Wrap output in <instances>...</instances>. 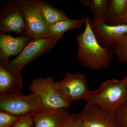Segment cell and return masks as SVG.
<instances>
[{"instance_id": "obj_24", "label": "cell", "mask_w": 127, "mask_h": 127, "mask_svg": "<svg viewBox=\"0 0 127 127\" xmlns=\"http://www.w3.org/2000/svg\"><path fill=\"white\" fill-rule=\"evenodd\" d=\"M123 23H125V24H127V18H125L124 20H123L122 21Z\"/></svg>"}, {"instance_id": "obj_10", "label": "cell", "mask_w": 127, "mask_h": 127, "mask_svg": "<svg viewBox=\"0 0 127 127\" xmlns=\"http://www.w3.org/2000/svg\"><path fill=\"white\" fill-rule=\"evenodd\" d=\"M89 23L97 41L103 47L113 49L121 37L127 33V24L112 26L104 21L95 22L91 18Z\"/></svg>"}, {"instance_id": "obj_6", "label": "cell", "mask_w": 127, "mask_h": 127, "mask_svg": "<svg viewBox=\"0 0 127 127\" xmlns=\"http://www.w3.org/2000/svg\"><path fill=\"white\" fill-rule=\"evenodd\" d=\"M15 1L23 13L27 35L32 39L51 37L49 25L41 14L37 0Z\"/></svg>"}, {"instance_id": "obj_11", "label": "cell", "mask_w": 127, "mask_h": 127, "mask_svg": "<svg viewBox=\"0 0 127 127\" xmlns=\"http://www.w3.org/2000/svg\"><path fill=\"white\" fill-rule=\"evenodd\" d=\"M33 39L27 35L14 37L6 33L0 34V64L7 66L12 56L20 54Z\"/></svg>"}, {"instance_id": "obj_1", "label": "cell", "mask_w": 127, "mask_h": 127, "mask_svg": "<svg viewBox=\"0 0 127 127\" xmlns=\"http://www.w3.org/2000/svg\"><path fill=\"white\" fill-rule=\"evenodd\" d=\"M84 16L85 29L76 37L78 47L77 58L84 67L94 70L106 68L114 58V50L100 45L91 30V18L86 15Z\"/></svg>"}, {"instance_id": "obj_2", "label": "cell", "mask_w": 127, "mask_h": 127, "mask_svg": "<svg viewBox=\"0 0 127 127\" xmlns=\"http://www.w3.org/2000/svg\"><path fill=\"white\" fill-rule=\"evenodd\" d=\"M127 99V82L124 79L104 82L96 90L90 91L85 101L104 109L114 111Z\"/></svg>"}, {"instance_id": "obj_5", "label": "cell", "mask_w": 127, "mask_h": 127, "mask_svg": "<svg viewBox=\"0 0 127 127\" xmlns=\"http://www.w3.org/2000/svg\"><path fill=\"white\" fill-rule=\"evenodd\" d=\"M58 41L52 37L32 39L15 58L10 61L6 67L12 72L21 73L26 65L52 50Z\"/></svg>"}, {"instance_id": "obj_21", "label": "cell", "mask_w": 127, "mask_h": 127, "mask_svg": "<svg viewBox=\"0 0 127 127\" xmlns=\"http://www.w3.org/2000/svg\"><path fill=\"white\" fill-rule=\"evenodd\" d=\"M34 124V119L32 116H23L11 127H31Z\"/></svg>"}, {"instance_id": "obj_25", "label": "cell", "mask_w": 127, "mask_h": 127, "mask_svg": "<svg viewBox=\"0 0 127 127\" xmlns=\"http://www.w3.org/2000/svg\"><path fill=\"white\" fill-rule=\"evenodd\" d=\"M124 79L125 80L126 82H127V76H126V77L125 78H124Z\"/></svg>"}, {"instance_id": "obj_18", "label": "cell", "mask_w": 127, "mask_h": 127, "mask_svg": "<svg viewBox=\"0 0 127 127\" xmlns=\"http://www.w3.org/2000/svg\"><path fill=\"white\" fill-rule=\"evenodd\" d=\"M113 50L118 61L127 64V33L121 37Z\"/></svg>"}, {"instance_id": "obj_7", "label": "cell", "mask_w": 127, "mask_h": 127, "mask_svg": "<svg viewBox=\"0 0 127 127\" xmlns=\"http://www.w3.org/2000/svg\"><path fill=\"white\" fill-rule=\"evenodd\" d=\"M75 120L85 127H118L114 111L87 103L79 113L73 114Z\"/></svg>"}, {"instance_id": "obj_23", "label": "cell", "mask_w": 127, "mask_h": 127, "mask_svg": "<svg viewBox=\"0 0 127 127\" xmlns=\"http://www.w3.org/2000/svg\"><path fill=\"white\" fill-rule=\"evenodd\" d=\"M127 18V3L122 16L123 20Z\"/></svg>"}, {"instance_id": "obj_19", "label": "cell", "mask_w": 127, "mask_h": 127, "mask_svg": "<svg viewBox=\"0 0 127 127\" xmlns=\"http://www.w3.org/2000/svg\"><path fill=\"white\" fill-rule=\"evenodd\" d=\"M118 127H127V99L114 111Z\"/></svg>"}, {"instance_id": "obj_15", "label": "cell", "mask_w": 127, "mask_h": 127, "mask_svg": "<svg viewBox=\"0 0 127 127\" xmlns=\"http://www.w3.org/2000/svg\"><path fill=\"white\" fill-rule=\"evenodd\" d=\"M37 1L41 14L49 26L69 19L61 9L54 7L47 2L39 0Z\"/></svg>"}, {"instance_id": "obj_9", "label": "cell", "mask_w": 127, "mask_h": 127, "mask_svg": "<svg viewBox=\"0 0 127 127\" xmlns=\"http://www.w3.org/2000/svg\"><path fill=\"white\" fill-rule=\"evenodd\" d=\"M0 31L1 33L27 35L23 13L15 0L8 1L1 7Z\"/></svg>"}, {"instance_id": "obj_16", "label": "cell", "mask_w": 127, "mask_h": 127, "mask_svg": "<svg viewBox=\"0 0 127 127\" xmlns=\"http://www.w3.org/2000/svg\"><path fill=\"white\" fill-rule=\"evenodd\" d=\"M85 18L83 16L81 20L69 19L49 26L51 37L59 41L67 32L75 28H80L85 23Z\"/></svg>"}, {"instance_id": "obj_22", "label": "cell", "mask_w": 127, "mask_h": 127, "mask_svg": "<svg viewBox=\"0 0 127 127\" xmlns=\"http://www.w3.org/2000/svg\"><path fill=\"white\" fill-rule=\"evenodd\" d=\"M65 127H85L77 122L73 117V114H72L69 122Z\"/></svg>"}, {"instance_id": "obj_13", "label": "cell", "mask_w": 127, "mask_h": 127, "mask_svg": "<svg viewBox=\"0 0 127 127\" xmlns=\"http://www.w3.org/2000/svg\"><path fill=\"white\" fill-rule=\"evenodd\" d=\"M22 83L20 73L12 72L7 67L0 64V95L21 93Z\"/></svg>"}, {"instance_id": "obj_20", "label": "cell", "mask_w": 127, "mask_h": 127, "mask_svg": "<svg viewBox=\"0 0 127 127\" xmlns=\"http://www.w3.org/2000/svg\"><path fill=\"white\" fill-rule=\"evenodd\" d=\"M21 117L0 111V127H11Z\"/></svg>"}, {"instance_id": "obj_8", "label": "cell", "mask_w": 127, "mask_h": 127, "mask_svg": "<svg viewBox=\"0 0 127 127\" xmlns=\"http://www.w3.org/2000/svg\"><path fill=\"white\" fill-rule=\"evenodd\" d=\"M58 89L71 102L86 100L90 91L83 73H67L62 80L55 82Z\"/></svg>"}, {"instance_id": "obj_12", "label": "cell", "mask_w": 127, "mask_h": 127, "mask_svg": "<svg viewBox=\"0 0 127 127\" xmlns=\"http://www.w3.org/2000/svg\"><path fill=\"white\" fill-rule=\"evenodd\" d=\"M71 114L66 109L43 108L32 117L35 127H65Z\"/></svg>"}, {"instance_id": "obj_4", "label": "cell", "mask_w": 127, "mask_h": 127, "mask_svg": "<svg viewBox=\"0 0 127 127\" xmlns=\"http://www.w3.org/2000/svg\"><path fill=\"white\" fill-rule=\"evenodd\" d=\"M43 108L41 99L36 94L0 95V111L15 116H32Z\"/></svg>"}, {"instance_id": "obj_14", "label": "cell", "mask_w": 127, "mask_h": 127, "mask_svg": "<svg viewBox=\"0 0 127 127\" xmlns=\"http://www.w3.org/2000/svg\"><path fill=\"white\" fill-rule=\"evenodd\" d=\"M127 3V0H109L104 22L112 26L123 24V15Z\"/></svg>"}, {"instance_id": "obj_17", "label": "cell", "mask_w": 127, "mask_h": 127, "mask_svg": "<svg viewBox=\"0 0 127 127\" xmlns=\"http://www.w3.org/2000/svg\"><path fill=\"white\" fill-rule=\"evenodd\" d=\"M109 1L108 0H80V4L87 6L92 11L93 18L92 20L95 22L104 21L107 8Z\"/></svg>"}, {"instance_id": "obj_3", "label": "cell", "mask_w": 127, "mask_h": 127, "mask_svg": "<svg viewBox=\"0 0 127 127\" xmlns=\"http://www.w3.org/2000/svg\"><path fill=\"white\" fill-rule=\"evenodd\" d=\"M54 79L51 76L34 79L30 85V91L40 96L43 108L67 109L71 102L56 87Z\"/></svg>"}]
</instances>
